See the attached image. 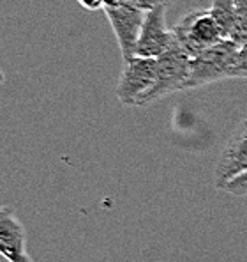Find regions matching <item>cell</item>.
I'll use <instances>...</instances> for the list:
<instances>
[{
    "label": "cell",
    "instance_id": "obj_13",
    "mask_svg": "<svg viewBox=\"0 0 247 262\" xmlns=\"http://www.w3.org/2000/svg\"><path fill=\"white\" fill-rule=\"evenodd\" d=\"M175 0H127V4L133 7H138L141 11H152L157 7H168L169 4H173Z\"/></svg>",
    "mask_w": 247,
    "mask_h": 262
},
{
    "label": "cell",
    "instance_id": "obj_6",
    "mask_svg": "<svg viewBox=\"0 0 247 262\" xmlns=\"http://www.w3.org/2000/svg\"><path fill=\"white\" fill-rule=\"evenodd\" d=\"M177 43L173 30L166 25V7L146 11L140 39L136 45V55L146 59H157Z\"/></svg>",
    "mask_w": 247,
    "mask_h": 262
},
{
    "label": "cell",
    "instance_id": "obj_17",
    "mask_svg": "<svg viewBox=\"0 0 247 262\" xmlns=\"http://www.w3.org/2000/svg\"><path fill=\"white\" fill-rule=\"evenodd\" d=\"M4 78H6V76H4V73H2V71H0V83H2V82H4Z\"/></svg>",
    "mask_w": 247,
    "mask_h": 262
},
{
    "label": "cell",
    "instance_id": "obj_14",
    "mask_svg": "<svg viewBox=\"0 0 247 262\" xmlns=\"http://www.w3.org/2000/svg\"><path fill=\"white\" fill-rule=\"evenodd\" d=\"M78 4L87 11H97L103 9V0H78Z\"/></svg>",
    "mask_w": 247,
    "mask_h": 262
},
{
    "label": "cell",
    "instance_id": "obj_5",
    "mask_svg": "<svg viewBox=\"0 0 247 262\" xmlns=\"http://www.w3.org/2000/svg\"><path fill=\"white\" fill-rule=\"evenodd\" d=\"M104 14L117 37L124 62H127L131 57L136 55V45L140 39L141 27H143L145 11L126 4V6L113 7V9H104Z\"/></svg>",
    "mask_w": 247,
    "mask_h": 262
},
{
    "label": "cell",
    "instance_id": "obj_7",
    "mask_svg": "<svg viewBox=\"0 0 247 262\" xmlns=\"http://www.w3.org/2000/svg\"><path fill=\"white\" fill-rule=\"evenodd\" d=\"M247 172V121L235 129L228 140L225 151L219 156L214 170V184L217 190H225L226 184L235 177Z\"/></svg>",
    "mask_w": 247,
    "mask_h": 262
},
{
    "label": "cell",
    "instance_id": "obj_10",
    "mask_svg": "<svg viewBox=\"0 0 247 262\" xmlns=\"http://www.w3.org/2000/svg\"><path fill=\"white\" fill-rule=\"evenodd\" d=\"M235 14H237V34L233 37V43L242 46L247 43V0H233Z\"/></svg>",
    "mask_w": 247,
    "mask_h": 262
},
{
    "label": "cell",
    "instance_id": "obj_8",
    "mask_svg": "<svg viewBox=\"0 0 247 262\" xmlns=\"http://www.w3.org/2000/svg\"><path fill=\"white\" fill-rule=\"evenodd\" d=\"M25 227L11 206H0V255L14 262L27 253Z\"/></svg>",
    "mask_w": 247,
    "mask_h": 262
},
{
    "label": "cell",
    "instance_id": "obj_1",
    "mask_svg": "<svg viewBox=\"0 0 247 262\" xmlns=\"http://www.w3.org/2000/svg\"><path fill=\"white\" fill-rule=\"evenodd\" d=\"M238 48L240 46L233 41L221 39L219 43L192 57L187 89H198L219 82V80L231 78L235 62H237Z\"/></svg>",
    "mask_w": 247,
    "mask_h": 262
},
{
    "label": "cell",
    "instance_id": "obj_3",
    "mask_svg": "<svg viewBox=\"0 0 247 262\" xmlns=\"http://www.w3.org/2000/svg\"><path fill=\"white\" fill-rule=\"evenodd\" d=\"M173 36L185 52L196 57L223 39L221 30L212 16L210 9H196L187 13L173 25Z\"/></svg>",
    "mask_w": 247,
    "mask_h": 262
},
{
    "label": "cell",
    "instance_id": "obj_16",
    "mask_svg": "<svg viewBox=\"0 0 247 262\" xmlns=\"http://www.w3.org/2000/svg\"><path fill=\"white\" fill-rule=\"evenodd\" d=\"M14 262H34V260L30 259V257H29V255H27V253H25V255H21L20 259H16V260H14Z\"/></svg>",
    "mask_w": 247,
    "mask_h": 262
},
{
    "label": "cell",
    "instance_id": "obj_4",
    "mask_svg": "<svg viewBox=\"0 0 247 262\" xmlns=\"http://www.w3.org/2000/svg\"><path fill=\"white\" fill-rule=\"evenodd\" d=\"M156 59L134 55L124 62V69L115 89L118 101L126 106H141L143 98L156 83Z\"/></svg>",
    "mask_w": 247,
    "mask_h": 262
},
{
    "label": "cell",
    "instance_id": "obj_2",
    "mask_svg": "<svg viewBox=\"0 0 247 262\" xmlns=\"http://www.w3.org/2000/svg\"><path fill=\"white\" fill-rule=\"evenodd\" d=\"M191 60L192 57L179 43H175L168 52L157 57L156 83L143 98L141 106L157 101L173 92L187 91L189 76H191Z\"/></svg>",
    "mask_w": 247,
    "mask_h": 262
},
{
    "label": "cell",
    "instance_id": "obj_11",
    "mask_svg": "<svg viewBox=\"0 0 247 262\" xmlns=\"http://www.w3.org/2000/svg\"><path fill=\"white\" fill-rule=\"evenodd\" d=\"M231 78H247V43L238 48L237 62H235Z\"/></svg>",
    "mask_w": 247,
    "mask_h": 262
},
{
    "label": "cell",
    "instance_id": "obj_12",
    "mask_svg": "<svg viewBox=\"0 0 247 262\" xmlns=\"http://www.w3.org/2000/svg\"><path fill=\"white\" fill-rule=\"evenodd\" d=\"M225 190L235 196H245L247 195V172L240 174L238 177H235L233 181H230V183L226 184Z\"/></svg>",
    "mask_w": 247,
    "mask_h": 262
},
{
    "label": "cell",
    "instance_id": "obj_9",
    "mask_svg": "<svg viewBox=\"0 0 247 262\" xmlns=\"http://www.w3.org/2000/svg\"><path fill=\"white\" fill-rule=\"evenodd\" d=\"M208 9L221 30L223 39L233 41L237 34V14H235L233 0H212V6Z\"/></svg>",
    "mask_w": 247,
    "mask_h": 262
},
{
    "label": "cell",
    "instance_id": "obj_15",
    "mask_svg": "<svg viewBox=\"0 0 247 262\" xmlns=\"http://www.w3.org/2000/svg\"><path fill=\"white\" fill-rule=\"evenodd\" d=\"M127 0H103V9H113V7L126 6Z\"/></svg>",
    "mask_w": 247,
    "mask_h": 262
}]
</instances>
